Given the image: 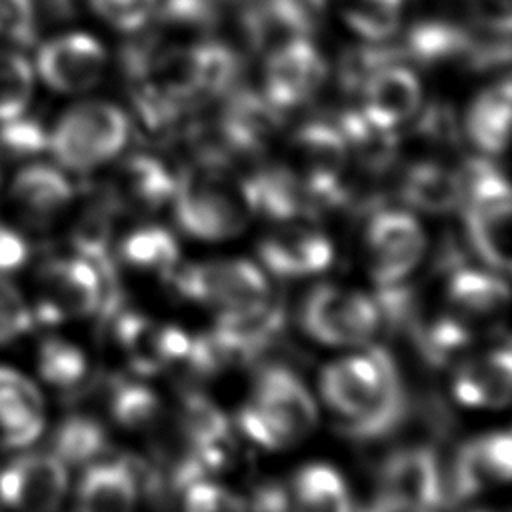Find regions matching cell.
Masks as SVG:
<instances>
[{
    "mask_svg": "<svg viewBox=\"0 0 512 512\" xmlns=\"http://www.w3.org/2000/svg\"><path fill=\"white\" fill-rule=\"evenodd\" d=\"M320 394L354 438L390 434L406 414V392L392 356L382 348L330 362L320 374Z\"/></svg>",
    "mask_w": 512,
    "mask_h": 512,
    "instance_id": "cell-1",
    "label": "cell"
},
{
    "mask_svg": "<svg viewBox=\"0 0 512 512\" xmlns=\"http://www.w3.org/2000/svg\"><path fill=\"white\" fill-rule=\"evenodd\" d=\"M172 204L180 228L198 240L232 238L254 214L244 178H232L216 162H202L178 176Z\"/></svg>",
    "mask_w": 512,
    "mask_h": 512,
    "instance_id": "cell-2",
    "label": "cell"
},
{
    "mask_svg": "<svg viewBox=\"0 0 512 512\" xmlns=\"http://www.w3.org/2000/svg\"><path fill=\"white\" fill-rule=\"evenodd\" d=\"M318 422V410L308 388L282 366L264 368L252 396L240 412L248 438L268 450H284L306 438Z\"/></svg>",
    "mask_w": 512,
    "mask_h": 512,
    "instance_id": "cell-3",
    "label": "cell"
},
{
    "mask_svg": "<svg viewBox=\"0 0 512 512\" xmlns=\"http://www.w3.org/2000/svg\"><path fill=\"white\" fill-rule=\"evenodd\" d=\"M466 232L492 268L512 272V184L488 160H470L462 172Z\"/></svg>",
    "mask_w": 512,
    "mask_h": 512,
    "instance_id": "cell-4",
    "label": "cell"
},
{
    "mask_svg": "<svg viewBox=\"0 0 512 512\" xmlns=\"http://www.w3.org/2000/svg\"><path fill=\"white\" fill-rule=\"evenodd\" d=\"M126 114L108 102H82L62 114L54 126L48 148L68 170L86 172L106 164L126 144Z\"/></svg>",
    "mask_w": 512,
    "mask_h": 512,
    "instance_id": "cell-5",
    "label": "cell"
},
{
    "mask_svg": "<svg viewBox=\"0 0 512 512\" xmlns=\"http://www.w3.org/2000/svg\"><path fill=\"white\" fill-rule=\"evenodd\" d=\"M42 300L34 318H80L94 312L112 316L120 306L118 288L108 286L98 268L80 254L48 260L38 272Z\"/></svg>",
    "mask_w": 512,
    "mask_h": 512,
    "instance_id": "cell-6",
    "label": "cell"
},
{
    "mask_svg": "<svg viewBox=\"0 0 512 512\" xmlns=\"http://www.w3.org/2000/svg\"><path fill=\"white\" fill-rule=\"evenodd\" d=\"M304 332L328 346H362L380 326L378 304L362 292L322 284L302 302Z\"/></svg>",
    "mask_w": 512,
    "mask_h": 512,
    "instance_id": "cell-7",
    "label": "cell"
},
{
    "mask_svg": "<svg viewBox=\"0 0 512 512\" xmlns=\"http://www.w3.org/2000/svg\"><path fill=\"white\" fill-rule=\"evenodd\" d=\"M350 148L336 124L306 122L288 144L286 164L280 166L308 198L336 200L348 166Z\"/></svg>",
    "mask_w": 512,
    "mask_h": 512,
    "instance_id": "cell-8",
    "label": "cell"
},
{
    "mask_svg": "<svg viewBox=\"0 0 512 512\" xmlns=\"http://www.w3.org/2000/svg\"><path fill=\"white\" fill-rule=\"evenodd\" d=\"M174 288L200 304L216 306L222 312L258 306L270 300L264 272L250 260H208L174 268L170 272Z\"/></svg>",
    "mask_w": 512,
    "mask_h": 512,
    "instance_id": "cell-9",
    "label": "cell"
},
{
    "mask_svg": "<svg viewBox=\"0 0 512 512\" xmlns=\"http://www.w3.org/2000/svg\"><path fill=\"white\" fill-rule=\"evenodd\" d=\"M426 234L404 210H382L366 228V254L372 278L380 286L400 284L422 260Z\"/></svg>",
    "mask_w": 512,
    "mask_h": 512,
    "instance_id": "cell-10",
    "label": "cell"
},
{
    "mask_svg": "<svg viewBox=\"0 0 512 512\" xmlns=\"http://www.w3.org/2000/svg\"><path fill=\"white\" fill-rule=\"evenodd\" d=\"M376 506L388 512H432L442 502V474L430 448H406L392 454L380 476Z\"/></svg>",
    "mask_w": 512,
    "mask_h": 512,
    "instance_id": "cell-11",
    "label": "cell"
},
{
    "mask_svg": "<svg viewBox=\"0 0 512 512\" xmlns=\"http://www.w3.org/2000/svg\"><path fill=\"white\" fill-rule=\"evenodd\" d=\"M328 64L310 38H292L268 50L264 64V96L278 110L308 102L324 84Z\"/></svg>",
    "mask_w": 512,
    "mask_h": 512,
    "instance_id": "cell-12",
    "label": "cell"
},
{
    "mask_svg": "<svg viewBox=\"0 0 512 512\" xmlns=\"http://www.w3.org/2000/svg\"><path fill=\"white\" fill-rule=\"evenodd\" d=\"M68 490V466L54 452L22 454L0 472V500L14 512H56Z\"/></svg>",
    "mask_w": 512,
    "mask_h": 512,
    "instance_id": "cell-13",
    "label": "cell"
},
{
    "mask_svg": "<svg viewBox=\"0 0 512 512\" xmlns=\"http://www.w3.org/2000/svg\"><path fill=\"white\" fill-rule=\"evenodd\" d=\"M36 68L52 90L68 94L84 92L102 80L106 50L90 34H62L40 48Z\"/></svg>",
    "mask_w": 512,
    "mask_h": 512,
    "instance_id": "cell-14",
    "label": "cell"
},
{
    "mask_svg": "<svg viewBox=\"0 0 512 512\" xmlns=\"http://www.w3.org/2000/svg\"><path fill=\"white\" fill-rule=\"evenodd\" d=\"M362 116L380 130L392 132L408 124L420 110L422 86L416 74L400 62L374 68L358 86Z\"/></svg>",
    "mask_w": 512,
    "mask_h": 512,
    "instance_id": "cell-15",
    "label": "cell"
},
{
    "mask_svg": "<svg viewBox=\"0 0 512 512\" xmlns=\"http://www.w3.org/2000/svg\"><path fill=\"white\" fill-rule=\"evenodd\" d=\"M512 482V430L466 442L454 460L452 494L470 498L490 484Z\"/></svg>",
    "mask_w": 512,
    "mask_h": 512,
    "instance_id": "cell-16",
    "label": "cell"
},
{
    "mask_svg": "<svg viewBox=\"0 0 512 512\" xmlns=\"http://www.w3.org/2000/svg\"><path fill=\"white\" fill-rule=\"evenodd\" d=\"M44 430V398L38 386L14 368L0 366V448H22Z\"/></svg>",
    "mask_w": 512,
    "mask_h": 512,
    "instance_id": "cell-17",
    "label": "cell"
},
{
    "mask_svg": "<svg viewBox=\"0 0 512 512\" xmlns=\"http://www.w3.org/2000/svg\"><path fill=\"white\" fill-rule=\"evenodd\" d=\"M260 258L272 274L286 278L310 276L332 264V242L310 228L288 226L260 242Z\"/></svg>",
    "mask_w": 512,
    "mask_h": 512,
    "instance_id": "cell-18",
    "label": "cell"
},
{
    "mask_svg": "<svg viewBox=\"0 0 512 512\" xmlns=\"http://www.w3.org/2000/svg\"><path fill=\"white\" fill-rule=\"evenodd\" d=\"M138 500L136 470L130 462H90L76 488L74 512H134Z\"/></svg>",
    "mask_w": 512,
    "mask_h": 512,
    "instance_id": "cell-19",
    "label": "cell"
},
{
    "mask_svg": "<svg viewBox=\"0 0 512 512\" xmlns=\"http://www.w3.org/2000/svg\"><path fill=\"white\" fill-rule=\"evenodd\" d=\"M464 130L484 154H498L512 142V74L496 80L472 100Z\"/></svg>",
    "mask_w": 512,
    "mask_h": 512,
    "instance_id": "cell-20",
    "label": "cell"
},
{
    "mask_svg": "<svg viewBox=\"0 0 512 512\" xmlns=\"http://www.w3.org/2000/svg\"><path fill=\"white\" fill-rule=\"evenodd\" d=\"M454 396L466 406H506L512 400V348L492 350L464 364L454 378Z\"/></svg>",
    "mask_w": 512,
    "mask_h": 512,
    "instance_id": "cell-21",
    "label": "cell"
},
{
    "mask_svg": "<svg viewBox=\"0 0 512 512\" xmlns=\"http://www.w3.org/2000/svg\"><path fill=\"white\" fill-rule=\"evenodd\" d=\"M174 190L176 178L160 160L152 156H130L118 172L110 204L148 212L172 200Z\"/></svg>",
    "mask_w": 512,
    "mask_h": 512,
    "instance_id": "cell-22",
    "label": "cell"
},
{
    "mask_svg": "<svg viewBox=\"0 0 512 512\" xmlns=\"http://www.w3.org/2000/svg\"><path fill=\"white\" fill-rule=\"evenodd\" d=\"M10 194L26 218L48 222L70 204L74 188L58 168L32 164L16 174Z\"/></svg>",
    "mask_w": 512,
    "mask_h": 512,
    "instance_id": "cell-23",
    "label": "cell"
},
{
    "mask_svg": "<svg viewBox=\"0 0 512 512\" xmlns=\"http://www.w3.org/2000/svg\"><path fill=\"white\" fill-rule=\"evenodd\" d=\"M400 192L410 206L444 214L462 204V172L424 160L408 168L402 178Z\"/></svg>",
    "mask_w": 512,
    "mask_h": 512,
    "instance_id": "cell-24",
    "label": "cell"
},
{
    "mask_svg": "<svg viewBox=\"0 0 512 512\" xmlns=\"http://www.w3.org/2000/svg\"><path fill=\"white\" fill-rule=\"evenodd\" d=\"M284 512H352L344 478L328 464L304 466L292 482Z\"/></svg>",
    "mask_w": 512,
    "mask_h": 512,
    "instance_id": "cell-25",
    "label": "cell"
},
{
    "mask_svg": "<svg viewBox=\"0 0 512 512\" xmlns=\"http://www.w3.org/2000/svg\"><path fill=\"white\" fill-rule=\"evenodd\" d=\"M448 300L466 314L490 316L508 306L510 288L494 272L462 268L448 280Z\"/></svg>",
    "mask_w": 512,
    "mask_h": 512,
    "instance_id": "cell-26",
    "label": "cell"
},
{
    "mask_svg": "<svg viewBox=\"0 0 512 512\" xmlns=\"http://www.w3.org/2000/svg\"><path fill=\"white\" fill-rule=\"evenodd\" d=\"M120 254L122 260L136 270L170 276L178 262V244L166 228L142 226L124 238Z\"/></svg>",
    "mask_w": 512,
    "mask_h": 512,
    "instance_id": "cell-27",
    "label": "cell"
},
{
    "mask_svg": "<svg viewBox=\"0 0 512 512\" xmlns=\"http://www.w3.org/2000/svg\"><path fill=\"white\" fill-rule=\"evenodd\" d=\"M106 430L88 414H72L54 432V454L68 464H90L106 446Z\"/></svg>",
    "mask_w": 512,
    "mask_h": 512,
    "instance_id": "cell-28",
    "label": "cell"
},
{
    "mask_svg": "<svg viewBox=\"0 0 512 512\" xmlns=\"http://www.w3.org/2000/svg\"><path fill=\"white\" fill-rule=\"evenodd\" d=\"M404 0H342L346 24L370 42H384L400 26Z\"/></svg>",
    "mask_w": 512,
    "mask_h": 512,
    "instance_id": "cell-29",
    "label": "cell"
},
{
    "mask_svg": "<svg viewBox=\"0 0 512 512\" xmlns=\"http://www.w3.org/2000/svg\"><path fill=\"white\" fill-rule=\"evenodd\" d=\"M108 410L120 426L138 430L156 420L160 402L148 386L140 382L118 380L110 388Z\"/></svg>",
    "mask_w": 512,
    "mask_h": 512,
    "instance_id": "cell-30",
    "label": "cell"
},
{
    "mask_svg": "<svg viewBox=\"0 0 512 512\" xmlns=\"http://www.w3.org/2000/svg\"><path fill=\"white\" fill-rule=\"evenodd\" d=\"M84 352L68 340L46 338L38 350L40 376L60 388H74L86 374Z\"/></svg>",
    "mask_w": 512,
    "mask_h": 512,
    "instance_id": "cell-31",
    "label": "cell"
},
{
    "mask_svg": "<svg viewBox=\"0 0 512 512\" xmlns=\"http://www.w3.org/2000/svg\"><path fill=\"white\" fill-rule=\"evenodd\" d=\"M34 88L32 66L22 54L0 52V122L22 116Z\"/></svg>",
    "mask_w": 512,
    "mask_h": 512,
    "instance_id": "cell-32",
    "label": "cell"
},
{
    "mask_svg": "<svg viewBox=\"0 0 512 512\" xmlns=\"http://www.w3.org/2000/svg\"><path fill=\"white\" fill-rule=\"evenodd\" d=\"M248 504L232 490L208 482L194 480L184 492V512H248Z\"/></svg>",
    "mask_w": 512,
    "mask_h": 512,
    "instance_id": "cell-33",
    "label": "cell"
},
{
    "mask_svg": "<svg viewBox=\"0 0 512 512\" xmlns=\"http://www.w3.org/2000/svg\"><path fill=\"white\" fill-rule=\"evenodd\" d=\"M48 138L40 124L22 120V116L6 120L0 126V150L14 158L40 154L48 146Z\"/></svg>",
    "mask_w": 512,
    "mask_h": 512,
    "instance_id": "cell-34",
    "label": "cell"
},
{
    "mask_svg": "<svg viewBox=\"0 0 512 512\" xmlns=\"http://www.w3.org/2000/svg\"><path fill=\"white\" fill-rule=\"evenodd\" d=\"M34 314L24 296L8 280L0 278V344L12 342L32 328Z\"/></svg>",
    "mask_w": 512,
    "mask_h": 512,
    "instance_id": "cell-35",
    "label": "cell"
},
{
    "mask_svg": "<svg viewBox=\"0 0 512 512\" xmlns=\"http://www.w3.org/2000/svg\"><path fill=\"white\" fill-rule=\"evenodd\" d=\"M158 0H90L94 12L118 30H136L156 10Z\"/></svg>",
    "mask_w": 512,
    "mask_h": 512,
    "instance_id": "cell-36",
    "label": "cell"
},
{
    "mask_svg": "<svg viewBox=\"0 0 512 512\" xmlns=\"http://www.w3.org/2000/svg\"><path fill=\"white\" fill-rule=\"evenodd\" d=\"M472 14L484 30L512 34V0H468Z\"/></svg>",
    "mask_w": 512,
    "mask_h": 512,
    "instance_id": "cell-37",
    "label": "cell"
},
{
    "mask_svg": "<svg viewBox=\"0 0 512 512\" xmlns=\"http://www.w3.org/2000/svg\"><path fill=\"white\" fill-rule=\"evenodd\" d=\"M28 260V244L20 234L0 222V274L14 272Z\"/></svg>",
    "mask_w": 512,
    "mask_h": 512,
    "instance_id": "cell-38",
    "label": "cell"
}]
</instances>
